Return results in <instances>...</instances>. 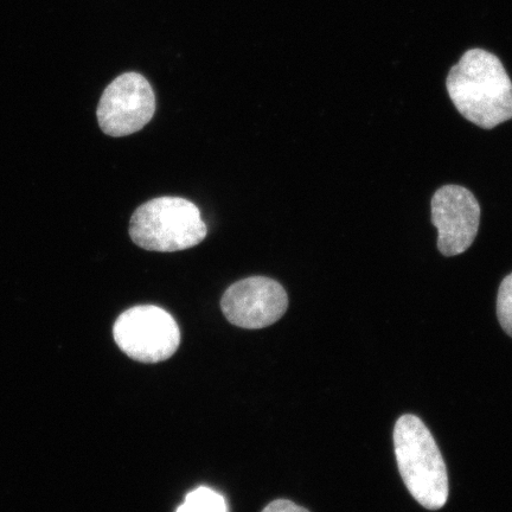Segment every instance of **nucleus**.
Returning a JSON list of instances; mask_svg holds the SVG:
<instances>
[{"instance_id": "423d86ee", "label": "nucleus", "mask_w": 512, "mask_h": 512, "mask_svg": "<svg viewBox=\"0 0 512 512\" xmlns=\"http://www.w3.org/2000/svg\"><path fill=\"white\" fill-rule=\"evenodd\" d=\"M288 306L287 293L277 281L266 277L243 279L230 286L221 300L229 323L242 329H264L278 322Z\"/></svg>"}, {"instance_id": "20e7f679", "label": "nucleus", "mask_w": 512, "mask_h": 512, "mask_svg": "<svg viewBox=\"0 0 512 512\" xmlns=\"http://www.w3.org/2000/svg\"><path fill=\"white\" fill-rule=\"evenodd\" d=\"M118 347L132 360L158 363L175 354L181 331L174 317L155 305H142L121 313L114 323Z\"/></svg>"}, {"instance_id": "f03ea898", "label": "nucleus", "mask_w": 512, "mask_h": 512, "mask_svg": "<svg viewBox=\"0 0 512 512\" xmlns=\"http://www.w3.org/2000/svg\"><path fill=\"white\" fill-rule=\"evenodd\" d=\"M396 460L403 483L415 501L428 510H439L448 499L446 464L424 422L403 415L394 428Z\"/></svg>"}, {"instance_id": "f257e3e1", "label": "nucleus", "mask_w": 512, "mask_h": 512, "mask_svg": "<svg viewBox=\"0 0 512 512\" xmlns=\"http://www.w3.org/2000/svg\"><path fill=\"white\" fill-rule=\"evenodd\" d=\"M446 86L458 112L472 124L492 130L512 119V82L489 51H466L448 73Z\"/></svg>"}, {"instance_id": "39448f33", "label": "nucleus", "mask_w": 512, "mask_h": 512, "mask_svg": "<svg viewBox=\"0 0 512 512\" xmlns=\"http://www.w3.org/2000/svg\"><path fill=\"white\" fill-rule=\"evenodd\" d=\"M155 112L156 96L150 82L138 73H125L105 89L96 114L102 132L119 138L142 130Z\"/></svg>"}, {"instance_id": "9d476101", "label": "nucleus", "mask_w": 512, "mask_h": 512, "mask_svg": "<svg viewBox=\"0 0 512 512\" xmlns=\"http://www.w3.org/2000/svg\"><path fill=\"white\" fill-rule=\"evenodd\" d=\"M262 512H310L302 507H299L296 503L286 501V499H279L268 504Z\"/></svg>"}, {"instance_id": "6e6552de", "label": "nucleus", "mask_w": 512, "mask_h": 512, "mask_svg": "<svg viewBox=\"0 0 512 512\" xmlns=\"http://www.w3.org/2000/svg\"><path fill=\"white\" fill-rule=\"evenodd\" d=\"M176 512H228V505L219 492L202 486L191 491Z\"/></svg>"}, {"instance_id": "0eeeda50", "label": "nucleus", "mask_w": 512, "mask_h": 512, "mask_svg": "<svg viewBox=\"0 0 512 512\" xmlns=\"http://www.w3.org/2000/svg\"><path fill=\"white\" fill-rule=\"evenodd\" d=\"M431 208L439 252L445 256L465 253L479 229L480 206L475 195L460 185H445L435 191Z\"/></svg>"}, {"instance_id": "7ed1b4c3", "label": "nucleus", "mask_w": 512, "mask_h": 512, "mask_svg": "<svg viewBox=\"0 0 512 512\" xmlns=\"http://www.w3.org/2000/svg\"><path fill=\"white\" fill-rule=\"evenodd\" d=\"M208 234L201 211L181 197H159L140 206L130 222V236L140 248L172 253L200 245Z\"/></svg>"}, {"instance_id": "1a4fd4ad", "label": "nucleus", "mask_w": 512, "mask_h": 512, "mask_svg": "<svg viewBox=\"0 0 512 512\" xmlns=\"http://www.w3.org/2000/svg\"><path fill=\"white\" fill-rule=\"evenodd\" d=\"M497 317L505 334L512 338V273L507 275L499 286Z\"/></svg>"}]
</instances>
